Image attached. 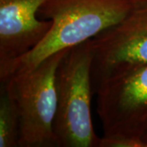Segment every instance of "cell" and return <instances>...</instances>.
I'll list each match as a JSON object with an SVG mask.
<instances>
[{"instance_id": "cell-1", "label": "cell", "mask_w": 147, "mask_h": 147, "mask_svg": "<svg viewBox=\"0 0 147 147\" xmlns=\"http://www.w3.org/2000/svg\"><path fill=\"white\" fill-rule=\"evenodd\" d=\"M135 0H47L38 16L52 21L45 37L33 49L0 68V81L36 67L47 57L70 49L122 20Z\"/></svg>"}, {"instance_id": "cell-2", "label": "cell", "mask_w": 147, "mask_h": 147, "mask_svg": "<svg viewBox=\"0 0 147 147\" xmlns=\"http://www.w3.org/2000/svg\"><path fill=\"white\" fill-rule=\"evenodd\" d=\"M91 39L68 49L56 74L57 108L54 133L59 147H98L91 115Z\"/></svg>"}, {"instance_id": "cell-3", "label": "cell", "mask_w": 147, "mask_h": 147, "mask_svg": "<svg viewBox=\"0 0 147 147\" xmlns=\"http://www.w3.org/2000/svg\"><path fill=\"white\" fill-rule=\"evenodd\" d=\"M67 50L47 57L32 69L1 81L18 110L19 147H59L54 133L57 108L56 74Z\"/></svg>"}, {"instance_id": "cell-4", "label": "cell", "mask_w": 147, "mask_h": 147, "mask_svg": "<svg viewBox=\"0 0 147 147\" xmlns=\"http://www.w3.org/2000/svg\"><path fill=\"white\" fill-rule=\"evenodd\" d=\"M93 93L105 80L147 64V0H135L128 13L91 38Z\"/></svg>"}, {"instance_id": "cell-5", "label": "cell", "mask_w": 147, "mask_h": 147, "mask_svg": "<svg viewBox=\"0 0 147 147\" xmlns=\"http://www.w3.org/2000/svg\"><path fill=\"white\" fill-rule=\"evenodd\" d=\"M95 94L103 136L142 139L147 124V64L105 80Z\"/></svg>"}, {"instance_id": "cell-6", "label": "cell", "mask_w": 147, "mask_h": 147, "mask_svg": "<svg viewBox=\"0 0 147 147\" xmlns=\"http://www.w3.org/2000/svg\"><path fill=\"white\" fill-rule=\"evenodd\" d=\"M47 0H0V68L38 45L52 21L38 16Z\"/></svg>"}, {"instance_id": "cell-7", "label": "cell", "mask_w": 147, "mask_h": 147, "mask_svg": "<svg viewBox=\"0 0 147 147\" xmlns=\"http://www.w3.org/2000/svg\"><path fill=\"white\" fill-rule=\"evenodd\" d=\"M20 116L16 103L7 87L1 84L0 147H19Z\"/></svg>"}, {"instance_id": "cell-8", "label": "cell", "mask_w": 147, "mask_h": 147, "mask_svg": "<svg viewBox=\"0 0 147 147\" xmlns=\"http://www.w3.org/2000/svg\"><path fill=\"white\" fill-rule=\"evenodd\" d=\"M98 147H146L142 139L123 136H103L100 137Z\"/></svg>"}, {"instance_id": "cell-9", "label": "cell", "mask_w": 147, "mask_h": 147, "mask_svg": "<svg viewBox=\"0 0 147 147\" xmlns=\"http://www.w3.org/2000/svg\"><path fill=\"white\" fill-rule=\"evenodd\" d=\"M142 142H144V144H145V146L147 147V124L146 126L145 127V129H144L143 133H142Z\"/></svg>"}]
</instances>
